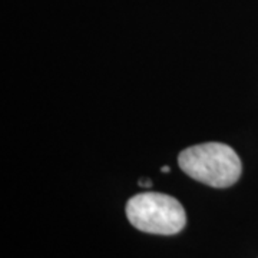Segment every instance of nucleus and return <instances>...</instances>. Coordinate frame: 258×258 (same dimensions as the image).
<instances>
[{
    "mask_svg": "<svg viewBox=\"0 0 258 258\" xmlns=\"http://www.w3.org/2000/svg\"><path fill=\"white\" fill-rule=\"evenodd\" d=\"M178 164L188 176L212 186L228 188L240 179L241 159L227 144L207 142L184 149Z\"/></svg>",
    "mask_w": 258,
    "mask_h": 258,
    "instance_id": "1",
    "label": "nucleus"
},
{
    "mask_svg": "<svg viewBox=\"0 0 258 258\" xmlns=\"http://www.w3.org/2000/svg\"><path fill=\"white\" fill-rule=\"evenodd\" d=\"M126 217L137 230L155 235H175L186 224L181 203L161 192H142L129 198Z\"/></svg>",
    "mask_w": 258,
    "mask_h": 258,
    "instance_id": "2",
    "label": "nucleus"
},
{
    "mask_svg": "<svg viewBox=\"0 0 258 258\" xmlns=\"http://www.w3.org/2000/svg\"><path fill=\"white\" fill-rule=\"evenodd\" d=\"M141 186H145V188H149L151 185H152V182L149 181V179H145V178H142V179H139V182H138Z\"/></svg>",
    "mask_w": 258,
    "mask_h": 258,
    "instance_id": "3",
    "label": "nucleus"
},
{
    "mask_svg": "<svg viewBox=\"0 0 258 258\" xmlns=\"http://www.w3.org/2000/svg\"><path fill=\"white\" fill-rule=\"evenodd\" d=\"M161 171H162V172H169V171H171V168H169V166H162V168H161Z\"/></svg>",
    "mask_w": 258,
    "mask_h": 258,
    "instance_id": "4",
    "label": "nucleus"
}]
</instances>
